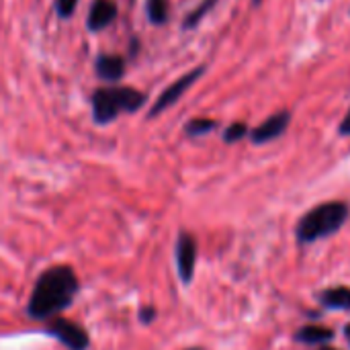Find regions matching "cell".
<instances>
[{"instance_id":"obj_1","label":"cell","mask_w":350,"mask_h":350,"mask_svg":"<svg viewBox=\"0 0 350 350\" xmlns=\"http://www.w3.org/2000/svg\"><path fill=\"white\" fill-rule=\"evenodd\" d=\"M80 291V283L72 267L57 265L41 273L29 297L27 314L31 320H51L68 310Z\"/></svg>"},{"instance_id":"obj_2","label":"cell","mask_w":350,"mask_h":350,"mask_svg":"<svg viewBox=\"0 0 350 350\" xmlns=\"http://www.w3.org/2000/svg\"><path fill=\"white\" fill-rule=\"evenodd\" d=\"M146 105V94L131 86H107L92 92V119L98 125L115 121L121 113H135Z\"/></svg>"},{"instance_id":"obj_3","label":"cell","mask_w":350,"mask_h":350,"mask_svg":"<svg viewBox=\"0 0 350 350\" xmlns=\"http://www.w3.org/2000/svg\"><path fill=\"white\" fill-rule=\"evenodd\" d=\"M349 205L342 201H328L314 207L297 224V238L301 242H316L338 232L349 219Z\"/></svg>"},{"instance_id":"obj_4","label":"cell","mask_w":350,"mask_h":350,"mask_svg":"<svg viewBox=\"0 0 350 350\" xmlns=\"http://www.w3.org/2000/svg\"><path fill=\"white\" fill-rule=\"evenodd\" d=\"M47 334L53 336L55 340H59L70 350H86L90 345L88 332L82 326H78L66 318H51L47 324Z\"/></svg>"},{"instance_id":"obj_5","label":"cell","mask_w":350,"mask_h":350,"mask_svg":"<svg viewBox=\"0 0 350 350\" xmlns=\"http://www.w3.org/2000/svg\"><path fill=\"white\" fill-rule=\"evenodd\" d=\"M205 70L203 68H195V70H191L189 74H185L183 78H178L176 82H172L160 96H158V100L154 103V107L150 109V117H158L160 113H164L168 107H172L199 78H201V74H203Z\"/></svg>"},{"instance_id":"obj_6","label":"cell","mask_w":350,"mask_h":350,"mask_svg":"<svg viewBox=\"0 0 350 350\" xmlns=\"http://www.w3.org/2000/svg\"><path fill=\"white\" fill-rule=\"evenodd\" d=\"M195 265H197V242L191 234L183 232L176 240V269L185 285L193 281Z\"/></svg>"},{"instance_id":"obj_7","label":"cell","mask_w":350,"mask_h":350,"mask_svg":"<svg viewBox=\"0 0 350 350\" xmlns=\"http://www.w3.org/2000/svg\"><path fill=\"white\" fill-rule=\"evenodd\" d=\"M115 18H117V4L113 0H94L90 10H88L86 27L90 31H103Z\"/></svg>"},{"instance_id":"obj_8","label":"cell","mask_w":350,"mask_h":350,"mask_svg":"<svg viewBox=\"0 0 350 350\" xmlns=\"http://www.w3.org/2000/svg\"><path fill=\"white\" fill-rule=\"evenodd\" d=\"M289 119H291V115H289L287 111H281V113L269 117L265 123H260V125L252 131V142H254V144H267V142L279 137V135L287 129Z\"/></svg>"},{"instance_id":"obj_9","label":"cell","mask_w":350,"mask_h":350,"mask_svg":"<svg viewBox=\"0 0 350 350\" xmlns=\"http://www.w3.org/2000/svg\"><path fill=\"white\" fill-rule=\"evenodd\" d=\"M94 70L100 80H105L109 84H117L125 74V59L115 53H103L96 57Z\"/></svg>"},{"instance_id":"obj_10","label":"cell","mask_w":350,"mask_h":350,"mask_svg":"<svg viewBox=\"0 0 350 350\" xmlns=\"http://www.w3.org/2000/svg\"><path fill=\"white\" fill-rule=\"evenodd\" d=\"M322 306L330 310H350V289L349 287H332L322 291L320 295Z\"/></svg>"},{"instance_id":"obj_11","label":"cell","mask_w":350,"mask_h":350,"mask_svg":"<svg viewBox=\"0 0 350 350\" xmlns=\"http://www.w3.org/2000/svg\"><path fill=\"white\" fill-rule=\"evenodd\" d=\"M295 338L299 342H306V345H322V342L332 340L334 334H332V330L322 328V326H306L295 334Z\"/></svg>"},{"instance_id":"obj_12","label":"cell","mask_w":350,"mask_h":350,"mask_svg":"<svg viewBox=\"0 0 350 350\" xmlns=\"http://www.w3.org/2000/svg\"><path fill=\"white\" fill-rule=\"evenodd\" d=\"M168 0H148L146 4V14L152 25H164L168 21Z\"/></svg>"},{"instance_id":"obj_13","label":"cell","mask_w":350,"mask_h":350,"mask_svg":"<svg viewBox=\"0 0 350 350\" xmlns=\"http://www.w3.org/2000/svg\"><path fill=\"white\" fill-rule=\"evenodd\" d=\"M215 125H217V123H215L213 119H193V121H189V123H187L185 131H187L189 135L197 137V135H205V133L213 131V129H215Z\"/></svg>"},{"instance_id":"obj_14","label":"cell","mask_w":350,"mask_h":350,"mask_svg":"<svg viewBox=\"0 0 350 350\" xmlns=\"http://www.w3.org/2000/svg\"><path fill=\"white\" fill-rule=\"evenodd\" d=\"M215 2H217V0H203V2H201V4H199V6L189 14V16H187V21H185V29L195 27V25H197V23H199V21L209 12V8H211V6H215Z\"/></svg>"},{"instance_id":"obj_15","label":"cell","mask_w":350,"mask_h":350,"mask_svg":"<svg viewBox=\"0 0 350 350\" xmlns=\"http://www.w3.org/2000/svg\"><path fill=\"white\" fill-rule=\"evenodd\" d=\"M246 131H248L246 123H232V125L226 129V133H224V139H226L228 144H234V142L242 139V137L246 135Z\"/></svg>"},{"instance_id":"obj_16","label":"cell","mask_w":350,"mask_h":350,"mask_svg":"<svg viewBox=\"0 0 350 350\" xmlns=\"http://www.w3.org/2000/svg\"><path fill=\"white\" fill-rule=\"evenodd\" d=\"M76 4H78V0H55V12L62 18H70L76 10Z\"/></svg>"},{"instance_id":"obj_17","label":"cell","mask_w":350,"mask_h":350,"mask_svg":"<svg viewBox=\"0 0 350 350\" xmlns=\"http://www.w3.org/2000/svg\"><path fill=\"white\" fill-rule=\"evenodd\" d=\"M154 316H156V310H154V308H144V310L139 312V318H142L144 324H150V322L154 320Z\"/></svg>"},{"instance_id":"obj_18","label":"cell","mask_w":350,"mask_h":350,"mask_svg":"<svg viewBox=\"0 0 350 350\" xmlns=\"http://www.w3.org/2000/svg\"><path fill=\"white\" fill-rule=\"evenodd\" d=\"M340 133H345V135H350V111H349V115L345 117L342 125H340Z\"/></svg>"},{"instance_id":"obj_19","label":"cell","mask_w":350,"mask_h":350,"mask_svg":"<svg viewBox=\"0 0 350 350\" xmlns=\"http://www.w3.org/2000/svg\"><path fill=\"white\" fill-rule=\"evenodd\" d=\"M345 334H347V340H349V345H350V324L345 328Z\"/></svg>"},{"instance_id":"obj_20","label":"cell","mask_w":350,"mask_h":350,"mask_svg":"<svg viewBox=\"0 0 350 350\" xmlns=\"http://www.w3.org/2000/svg\"><path fill=\"white\" fill-rule=\"evenodd\" d=\"M320 350H338V349H330V347H324V349H320Z\"/></svg>"},{"instance_id":"obj_21","label":"cell","mask_w":350,"mask_h":350,"mask_svg":"<svg viewBox=\"0 0 350 350\" xmlns=\"http://www.w3.org/2000/svg\"><path fill=\"white\" fill-rule=\"evenodd\" d=\"M193 350H195V349H193Z\"/></svg>"}]
</instances>
